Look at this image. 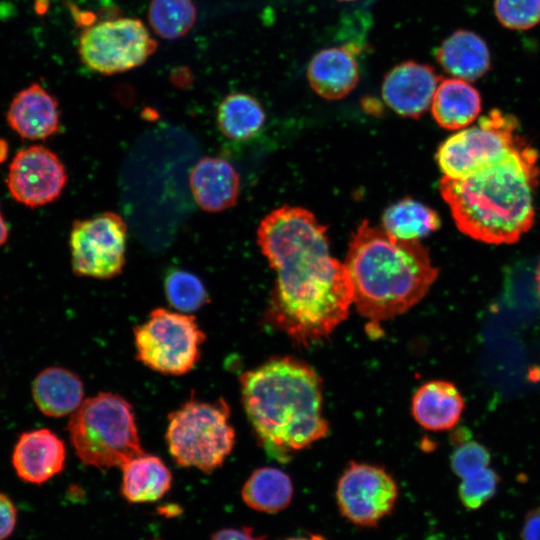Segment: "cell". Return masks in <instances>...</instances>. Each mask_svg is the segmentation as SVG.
<instances>
[{"label":"cell","mask_w":540,"mask_h":540,"mask_svg":"<svg viewBox=\"0 0 540 540\" xmlns=\"http://www.w3.org/2000/svg\"><path fill=\"white\" fill-rule=\"evenodd\" d=\"M257 242L276 273L268 321L299 346L328 337L347 318L353 292L326 227L304 208L282 206L260 222Z\"/></svg>","instance_id":"6da1fadb"},{"label":"cell","mask_w":540,"mask_h":540,"mask_svg":"<svg viewBox=\"0 0 540 540\" xmlns=\"http://www.w3.org/2000/svg\"><path fill=\"white\" fill-rule=\"evenodd\" d=\"M539 176V154L524 140L464 178L442 176L438 188L463 234L487 244H511L533 226Z\"/></svg>","instance_id":"7a4b0ae2"},{"label":"cell","mask_w":540,"mask_h":540,"mask_svg":"<svg viewBox=\"0 0 540 540\" xmlns=\"http://www.w3.org/2000/svg\"><path fill=\"white\" fill-rule=\"evenodd\" d=\"M240 387L255 434L278 461L327 436L321 381L307 363L289 356L269 359L243 373Z\"/></svg>","instance_id":"3957f363"},{"label":"cell","mask_w":540,"mask_h":540,"mask_svg":"<svg viewBox=\"0 0 540 540\" xmlns=\"http://www.w3.org/2000/svg\"><path fill=\"white\" fill-rule=\"evenodd\" d=\"M353 304L372 322L399 316L428 293L438 276L427 249L364 220L352 234L344 262Z\"/></svg>","instance_id":"277c9868"},{"label":"cell","mask_w":540,"mask_h":540,"mask_svg":"<svg viewBox=\"0 0 540 540\" xmlns=\"http://www.w3.org/2000/svg\"><path fill=\"white\" fill-rule=\"evenodd\" d=\"M68 432L80 461L99 469L122 467L144 453L133 408L117 394L101 392L72 413Z\"/></svg>","instance_id":"5b68a950"},{"label":"cell","mask_w":540,"mask_h":540,"mask_svg":"<svg viewBox=\"0 0 540 540\" xmlns=\"http://www.w3.org/2000/svg\"><path fill=\"white\" fill-rule=\"evenodd\" d=\"M228 404L190 399L169 415L165 438L174 461L182 467L212 472L231 453L235 432Z\"/></svg>","instance_id":"8992f818"},{"label":"cell","mask_w":540,"mask_h":540,"mask_svg":"<svg viewBox=\"0 0 540 540\" xmlns=\"http://www.w3.org/2000/svg\"><path fill=\"white\" fill-rule=\"evenodd\" d=\"M205 337L193 315L156 308L134 329L136 357L156 372L184 375L198 362Z\"/></svg>","instance_id":"52a82bcc"},{"label":"cell","mask_w":540,"mask_h":540,"mask_svg":"<svg viewBox=\"0 0 540 540\" xmlns=\"http://www.w3.org/2000/svg\"><path fill=\"white\" fill-rule=\"evenodd\" d=\"M524 140L515 117L492 110L476 125L447 138L437 149L436 161L443 176L460 179L505 157Z\"/></svg>","instance_id":"ba28073f"},{"label":"cell","mask_w":540,"mask_h":540,"mask_svg":"<svg viewBox=\"0 0 540 540\" xmlns=\"http://www.w3.org/2000/svg\"><path fill=\"white\" fill-rule=\"evenodd\" d=\"M157 49L145 24L130 17L100 20L79 36L78 54L90 70L113 75L144 64Z\"/></svg>","instance_id":"9c48e42d"},{"label":"cell","mask_w":540,"mask_h":540,"mask_svg":"<svg viewBox=\"0 0 540 540\" xmlns=\"http://www.w3.org/2000/svg\"><path fill=\"white\" fill-rule=\"evenodd\" d=\"M127 226L114 212L74 222L69 246L73 272L78 276L111 279L126 262Z\"/></svg>","instance_id":"30bf717a"},{"label":"cell","mask_w":540,"mask_h":540,"mask_svg":"<svg viewBox=\"0 0 540 540\" xmlns=\"http://www.w3.org/2000/svg\"><path fill=\"white\" fill-rule=\"evenodd\" d=\"M398 486L382 467L351 462L336 488L340 513L354 525L374 527L394 509Z\"/></svg>","instance_id":"8fae6325"},{"label":"cell","mask_w":540,"mask_h":540,"mask_svg":"<svg viewBox=\"0 0 540 540\" xmlns=\"http://www.w3.org/2000/svg\"><path fill=\"white\" fill-rule=\"evenodd\" d=\"M6 183L15 201L36 208L60 196L67 183V172L52 150L42 145H31L13 157Z\"/></svg>","instance_id":"7c38bea8"},{"label":"cell","mask_w":540,"mask_h":540,"mask_svg":"<svg viewBox=\"0 0 540 540\" xmlns=\"http://www.w3.org/2000/svg\"><path fill=\"white\" fill-rule=\"evenodd\" d=\"M441 79L434 68L414 60L401 62L384 76V102L403 117L419 118L431 106Z\"/></svg>","instance_id":"4fadbf2b"},{"label":"cell","mask_w":540,"mask_h":540,"mask_svg":"<svg viewBox=\"0 0 540 540\" xmlns=\"http://www.w3.org/2000/svg\"><path fill=\"white\" fill-rule=\"evenodd\" d=\"M65 460L64 442L46 428L22 433L12 453V465L17 476L22 481L38 485L59 474Z\"/></svg>","instance_id":"5bb4252c"},{"label":"cell","mask_w":540,"mask_h":540,"mask_svg":"<svg viewBox=\"0 0 540 540\" xmlns=\"http://www.w3.org/2000/svg\"><path fill=\"white\" fill-rule=\"evenodd\" d=\"M6 119L13 131L31 141L52 137L61 128L59 103L38 82L31 83L13 97Z\"/></svg>","instance_id":"9a60e30c"},{"label":"cell","mask_w":540,"mask_h":540,"mask_svg":"<svg viewBox=\"0 0 540 540\" xmlns=\"http://www.w3.org/2000/svg\"><path fill=\"white\" fill-rule=\"evenodd\" d=\"M358 50L356 44L347 43L318 51L307 67V79L313 91L330 101L346 97L359 81Z\"/></svg>","instance_id":"2e32d148"},{"label":"cell","mask_w":540,"mask_h":540,"mask_svg":"<svg viewBox=\"0 0 540 540\" xmlns=\"http://www.w3.org/2000/svg\"><path fill=\"white\" fill-rule=\"evenodd\" d=\"M189 185L199 207L221 212L235 205L240 193V178L235 168L219 157L199 160L189 174Z\"/></svg>","instance_id":"e0dca14e"},{"label":"cell","mask_w":540,"mask_h":540,"mask_svg":"<svg viewBox=\"0 0 540 540\" xmlns=\"http://www.w3.org/2000/svg\"><path fill=\"white\" fill-rule=\"evenodd\" d=\"M464 399L457 387L445 380H432L420 386L412 398V415L430 431L453 428L464 410Z\"/></svg>","instance_id":"ac0fdd59"},{"label":"cell","mask_w":540,"mask_h":540,"mask_svg":"<svg viewBox=\"0 0 540 540\" xmlns=\"http://www.w3.org/2000/svg\"><path fill=\"white\" fill-rule=\"evenodd\" d=\"M435 58L452 77L475 81L490 69V52L486 42L476 33L459 29L450 34L436 50Z\"/></svg>","instance_id":"d6986e66"},{"label":"cell","mask_w":540,"mask_h":540,"mask_svg":"<svg viewBox=\"0 0 540 540\" xmlns=\"http://www.w3.org/2000/svg\"><path fill=\"white\" fill-rule=\"evenodd\" d=\"M32 396L44 415L64 417L74 413L84 401L83 382L70 370L48 367L35 377Z\"/></svg>","instance_id":"ffe728a7"},{"label":"cell","mask_w":540,"mask_h":540,"mask_svg":"<svg viewBox=\"0 0 540 540\" xmlns=\"http://www.w3.org/2000/svg\"><path fill=\"white\" fill-rule=\"evenodd\" d=\"M430 107L440 127L461 130L477 119L481 98L470 82L451 77L440 81Z\"/></svg>","instance_id":"44dd1931"},{"label":"cell","mask_w":540,"mask_h":540,"mask_svg":"<svg viewBox=\"0 0 540 540\" xmlns=\"http://www.w3.org/2000/svg\"><path fill=\"white\" fill-rule=\"evenodd\" d=\"M122 496L130 503L160 500L170 490L172 474L155 455L141 454L122 467Z\"/></svg>","instance_id":"7402d4cb"},{"label":"cell","mask_w":540,"mask_h":540,"mask_svg":"<svg viewBox=\"0 0 540 540\" xmlns=\"http://www.w3.org/2000/svg\"><path fill=\"white\" fill-rule=\"evenodd\" d=\"M241 496L251 509L264 513H277L290 504L293 484L290 477L274 467L254 470L243 485Z\"/></svg>","instance_id":"603a6c76"},{"label":"cell","mask_w":540,"mask_h":540,"mask_svg":"<svg viewBox=\"0 0 540 540\" xmlns=\"http://www.w3.org/2000/svg\"><path fill=\"white\" fill-rule=\"evenodd\" d=\"M216 120L220 132L225 137L245 141L259 133L266 115L254 96L234 92L224 97L218 105Z\"/></svg>","instance_id":"cb8c5ba5"},{"label":"cell","mask_w":540,"mask_h":540,"mask_svg":"<svg viewBox=\"0 0 540 540\" xmlns=\"http://www.w3.org/2000/svg\"><path fill=\"white\" fill-rule=\"evenodd\" d=\"M438 214L428 206L411 198L389 206L382 216V228L401 240H419L440 227Z\"/></svg>","instance_id":"d4e9b609"},{"label":"cell","mask_w":540,"mask_h":540,"mask_svg":"<svg viewBox=\"0 0 540 540\" xmlns=\"http://www.w3.org/2000/svg\"><path fill=\"white\" fill-rule=\"evenodd\" d=\"M196 17L193 0H151L149 5L150 27L163 39L183 37L194 26Z\"/></svg>","instance_id":"484cf974"},{"label":"cell","mask_w":540,"mask_h":540,"mask_svg":"<svg viewBox=\"0 0 540 540\" xmlns=\"http://www.w3.org/2000/svg\"><path fill=\"white\" fill-rule=\"evenodd\" d=\"M164 290L171 306L183 313L195 312L209 302V295L202 281L185 270L169 271L165 276Z\"/></svg>","instance_id":"4316f807"},{"label":"cell","mask_w":540,"mask_h":540,"mask_svg":"<svg viewBox=\"0 0 540 540\" xmlns=\"http://www.w3.org/2000/svg\"><path fill=\"white\" fill-rule=\"evenodd\" d=\"M499 23L512 30H527L540 23V0H495Z\"/></svg>","instance_id":"83f0119b"},{"label":"cell","mask_w":540,"mask_h":540,"mask_svg":"<svg viewBox=\"0 0 540 540\" xmlns=\"http://www.w3.org/2000/svg\"><path fill=\"white\" fill-rule=\"evenodd\" d=\"M498 482V475L489 467L461 479L462 503L469 509L479 508L495 494Z\"/></svg>","instance_id":"f1b7e54d"},{"label":"cell","mask_w":540,"mask_h":540,"mask_svg":"<svg viewBox=\"0 0 540 540\" xmlns=\"http://www.w3.org/2000/svg\"><path fill=\"white\" fill-rule=\"evenodd\" d=\"M489 463L490 453L475 441L461 444L451 456L452 470L460 479L487 468Z\"/></svg>","instance_id":"f546056e"},{"label":"cell","mask_w":540,"mask_h":540,"mask_svg":"<svg viewBox=\"0 0 540 540\" xmlns=\"http://www.w3.org/2000/svg\"><path fill=\"white\" fill-rule=\"evenodd\" d=\"M17 522V508L13 501L0 492V540H6L13 533Z\"/></svg>","instance_id":"4dcf8cb0"},{"label":"cell","mask_w":540,"mask_h":540,"mask_svg":"<svg viewBox=\"0 0 540 540\" xmlns=\"http://www.w3.org/2000/svg\"><path fill=\"white\" fill-rule=\"evenodd\" d=\"M265 535L255 533L251 527L225 528L213 534L211 540H265Z\"/></svg>","instance_id":"1f68e13d"},{"label":"cell","mask_w":540,"mask_h":540,"mask_svg":"<svg viewBox=\"0 0 540 540\" xmlns=\"http://www.w3.org/2000/svg\"><path fill=\"white\" fill-rule=\"evenodd\" d=\"M522 536L523 540H540V507L526 516Z\"/></svg>","instance_id":"d6a6232c"},{"label":"cell","mask_w":540,"mask_h":540,"mask_svg":"<svg viewBox=\"0 0 540 540\" xmlns=\"http://www.w3.org/2000/svg\"><path fill=\"white\" fill-rule=\"evenodd\" d=\"M9 235L8 225L3 217V214L0 210V246L6 243Z\"/></svg>","instance_id":"836d02e7"},{"label":"cell","mask_w":540,"mask_h":540,"mask_svg":"<svg viewBox=\"0 0 540 540\" xmlns=\"http://www.w3.org/2000/svg\"><path fill=\"white\" fill-rule=\"evenodd\" d=\"M8 144L5 140L0 139V163L6 160L8 156Z\"/></svg>","instance_id":"e575fe53"},{"label":"cell","mask_w":540,"mask_h":540,"mask_svg":"<svg viewBox=\"0 0 540 540\" xmlns=\"http://www.w3.org/2000/svg\"><path fill=\"white\" fill-rule=\"evenodd\" d=\"M285 540H327V539L324 536L319 535V534H310L308 537H304V536L291 537Z\"/></svg>","instance_id":"d590c367"},{"label":"cell","mask_w":540,"mask_h":540,"mask_svg":"<svg viewBox=\"0 0 540 540\" xmlns=\"http://www.w3.org/2000/svg\"><path fill=\"white\" fill-rule=\"evenodd\" d=\"M536 282H537V289H538V293H539V297H540V262H539V266H538V270H537Z\"/></svg>","instance_id":"8d00e7d4"},{"label":"cell","mask_w":540,"mask_h":540,"mask_svg":"<svg viewBox=\"0 0 540 540\" xmlns=\"http://www.w3.org/2000/svg\"><path fill=\"white\" fill-rule=\"evenodd\" d=\"M337 1H340V2H351V1H354V0H337Z\"/></svg>","instance_id":"74e56055"}]
</instances>
